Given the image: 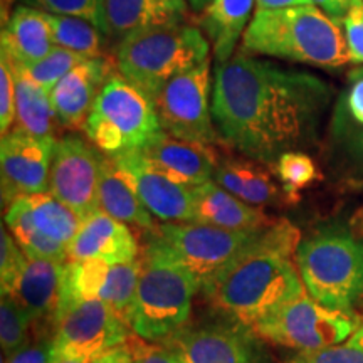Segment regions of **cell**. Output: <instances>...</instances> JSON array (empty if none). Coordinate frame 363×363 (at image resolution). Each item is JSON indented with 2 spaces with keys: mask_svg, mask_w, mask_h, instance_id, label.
I'll use <instances>...</instances> for the list:
<instances>
[{
  "mask_svg": "<svg viewBox=\"0 0 363 363\" xmlns=\"http://www.w3.org/2000/svg\"><path fill=\"white\" fill-rule=\"evenodd\" d=\"M331 101V86L306 71L235 52L217 65L212 118L230 148L271 167L315 131Z\"/></svg>",
  "mask_w": 363,
  "mask_h": 363,
  "instance_id": "6da1fadb",
  "label": "cell"
},
{
  "mask_svg": "<svg viewBox=\"0 0 363 363\" xmlns=\"http://www.w3.org/2000/svg\"><path fill=\"white\" fill-rule=\"evenodd\" d=\"M299 242V230L291 222L272 220L259 239L203 291L207 301L229 321L252 330L286 303L305 294L298 267L289 259Z\"/></svg>",
  "mask_w": 363,
  "mask_h": 363,
  "instance_id": "7a4b0ae2",
  "label": "cell"
},
{
  "mask_svg": "<svg viewBox=\"0 0 363 363\" xmlns=\"http://www.w3.org/2000/svg\"><path fill=\"white\" fill-rule=\"evenodd\" d=\"M342 24L313 4L256 11L240 52L338 69L350 62Z\"/></svg>",
  "mask_w": 363,
  "mask_h": 363,
  "instance_id": "3957f363",
  "label": "cell"
},
{
  "mask_svg": "<svg viewBox=\"0 0 363 363\" xmlns=\"http://www.w3.org/2000/svg\"><path fill=\"white\" fill-rule=\"evenodd\" d=\"M208 52L211 43L201 27L179 24L123 35L115 59L118 72L153 101L172 79L208 61Z\"/></svg>",
  "mask_w": 363,
  "mask_h": 363,
  "instance_id": "277c9868",
  "label": "cell"
},
{
  "mask_svg": "<svg viewBox=\"0 0 363 363\" xmlns=\"http://www.w3.org/2000/svg\"><path fill=\"white\" fill-rule=\"evenodd\" d=\"M296 267L310 296L333 311L353 313L363 299V240L342 224L301 239Z\"/></svg>",
  "mask_w": 363,
  "mask_h": 363,
  "instance_id": "5b68a950",
  "label": "cell"
},
{
  "mask_svg": "<svg viewBox=\"0 0 363 363\" xmlns=\"http://www.w3.org/2000/svg\"><path fill=\"white\" fill-rule=\"evenodd\" d=\"M140 266L130 328L147 342L165 343L187 326L199 284L187 269L147 247Z\"/></svg>",
  "mask_w": 363,
  "mask_h": 363,
  "instance_id": "8992f818",
  "label": "cell"
},
{
  "mask_svg": "<svg viewBox=\"0 0 363 363\" xmlns=\"http://www.w3.org/2000/svg\"><path fill=\"white\" fill-rule=\"evenodd\" d=\"M262 229L230 230L197 222H163L147 230L145 247L187 269L199 289L206 291L259 239Z\"/></svg>",
  "mask_w": 363,
  "mask_h": 363,
  "instance_id": "52a82bcc",
  "label": "cell"
},
{
  "mask_svg": "<svg viewBox=\"0 0 363 363\" xmlns=\"http://www.w3.org/2000/svg\"><path fill=\"white\" fill-rule=\"evenodd\" d=\"M84 135L106 155L142 150L163 131L155 106L120 72H113L94 101Z\"/></svg>",
  "mask_w": 363,
  "mask_h": 363,
  "instance_id": "ba28073f",
  "label": "cell"
},
{
  "mask_svg": "<svg viewBox=\"0 0 363 363\" xmlns=\"http://www.w3.org/2000/svg\"><path fill=\"white\" fill-rule=\"evenodd\" d=\"M362 320L355 313L333 311L311 296H299L252 328L262 342L311 352L347 342Z\"/></svg>",
  "mask_w": 363,
  "mask_h": 363,
  "instance_id": "9c48e42d",
  "label": "cell"
},
{
  "mask_svg": "<svg viewBox=\"0 0 363 363\" xmlns=\"http://www.w3.org/2000/svg\"><path fill=\"white\" fill-rule=\"evenodd\" d=\"M128 325L96 298L76 299L61 308L52 333V357L86 360L125 345Z\"/></svg>",
  "mask_w": 363,
  "mask_h": 363,
  "instance_id": "30bf717a",
  "label": "cell"
},
{
  "mask_svg": "<svg viewBox=\"0 0 363 363\" xmlns=\"http://www.w3.org/2000/svg\"><path fill=\"white\" fill-rule=\"evenodd\" d=\"M211 59L163 86L153 106L165 133L206 145L220 143L212 118Z\"/></svg>",
  "mask_w": 363,
  "mask_h": 363,
  "instance_id": "8fae6325",
  "label": "cell"
},
{
  "mask_svg": "<svg viewBox=\"0 0 363 363\" xmlns=\"http://www.w3.org/2000/svg\"><path fill=\"white\" fill-rule=\"evenodd\" d=\"M104 153L78 135H66L54 143L49 190L81 219L99 208V170Z\"/></svg>",
  "mask_w": 363,
  "mask_h": 363,
  "instance_id": "7c38bea8",
  "label": "cell"
},
{
  "mask_svg": "<svg viewBox=\"0 0 363 363\" xmlns=\"http://www.w3.org/2000/svg\"><path fill=\"white\" fill-rule=\"evenodd\" d=\"M184 363H267L262 340L239 323L185 326L165 342Z\"/></svg>",
  "mask_w": 363,
  "mask_h": 363,
  "instance_id": "4fadbf2b",
  "label": "cell"
},
{
  "mask_svg": "<svg viewBox=\"0 0 363 363\" xmlns=\"http://www.w3.org/2000/svg\"><path fill=\"white\" fill-rule=\"evenodd\" d=\"M54 143V138H38L19 130L2 136L0 179L4 207L19 197L48 192Z\"/></svg>",
  "mask_w": 363,
  "mask_h": 363,
  "instance_id": "5bb4252c",
  "label": "cell"
},
{
  "mask_svg": "<svg viewBox=\"0 0 363 363\" xmlns=\"http://www.w3.org/2000/svg\"><path fill=\"white\" fill-rule=\"evenodd\" d=\"M133 182L136 192L150 214L163 222L194 220V190L163 175L140 150L113 157Z\"/></svg>",
  "mask_w": 363,
  "mask_h": 363,
  "instance_id": "9a60e30c",
  "label": "cell"
},
{
  "mask_svg": "<svg viewBox=\"0 0 363 363\" xmlns=\"http://www.w3.org/2000/svg\"><path fill=\"white\" fill-rule=\"evenodd\" d=\"M65 264L35 256H26L11 294L27 311L35 337H51L61 301Z\"/></svg>",
  "mask_w": 363,
  "mask_h": 363,
  "instance_id": "2e32d148",
  "label": "cell"
},
{
  "mask_svg": "<svg viewBox=\"0 0 363 363\" xmlns=\"http://www.w3.org/2000/svg\"><path fill=\"white\" fill-rule=\"evenodd\" d=\"M118 69L116 59L103 56L84 61L54 86L49 93L62 128L83 131L104 83Z\"/></svg>",
  "mask_w": 363,
  "mask_h": 363,
  "instance_id": "e0dca14e",
  "label": "cell"
},
{
  "mask_svg": "<svg viewBox=\"0 0 363 363\" xmlns=\"http://www.w3.org/2000/svg\"><path fill=\"white\" fill-rule=\"evenodd\" d=\"M140 152L158 172L189 187L214 180L220 157L212 145L187 142L165 131H160Z\"/></svg>",
  "mask_w": 363,
  "mask_h": 363,
  "instance_id": "ac0fdd59",
  "label": "cell"
},
{
  "mask_svg": "<svg viewBox=\"0 0 363 363\" xmlns=\"http://www.w3.org/2000/svg\"><path fill=\"white\" fill-rule=\"evenodd\" d=\"M67 259L126 264L138 259V242L128 225L98 208L83 220L78 235L67 246Z\"/></svg>",
  "mask_w": 363,
  "mask_h": 363,
  "instance_id": "d6986e66",
  "label": "cell"
},
{
  "mask_svg": "<svg viewBox=\"0 0 363 363\" xmlns=\"http://www.w3.org/2000/svg\"><path fill=\"white\" fill-rule=\"evenodd\" d=\"M54 48L52 27L48 13L29 6L16 7L2 27L0 54L24 67L34 66Z\"/></svg>",
  "mask_w": 363,
  "mask_h": 363,
  "instance_id": "ffe728a7",
  "label": "cell"
},
{
  "mask_svg": "<svg viewBox=\"0 0 363 363\" xmlns=\"http://www.w3.org/2000/svg\"><path fill=\"white\" fill-rule=\"evenodd\" d=\"M194 190V220L197 224L214 225L230 230H256L271 224L264 212L246 203L216 180L192 187Z\"/></svg>",
  "mask_w": 363,
  "mask_h": 363,
  "instance_id": "44dd1931",
  "label": "cell"
},
{
  "mask_svg": "<svg viewBox=\"0 0 363 363\" xmlns=\"http://www.w3.org/2000/svg\"><path fill=\"white\" fill-rule=\"evenodd\" d=\"M264 163L252 158L219 157L214 180L235 197L251 206H281L289 201L284 190L272 180Z\"/></svg>",
  "mask_w": 363,
  "mask_h": 363,
  "instance_id": "7402d4cb",
  "label": "cell"
},
{
  "mask_svg": "<svg viewBox=\"0 0 363 363\" xmlns=\"http://www.w3.org/2000/svg\"><path fill=\"white\" fill-rule=\"evenodd\" d=\"M111 35L189 22L187 0H104Z\"/></svg>",
  "mask_w": 363,
  "mask_h": 363,
  "instance_id": "603a6c76",
  "label": "cell"
},
{
  "mask_svg": "<svg viewBox=\"0 0 363 363\" xmlns=\"http://www.w3.org/2000/svg\"><path fill=\"white\" fill-rule=\"evenodd\" d=\"M99 208L126 225L145 230L157 225L148 208L143 206L133 182L115 158L106 153L99 170Z\"/></svg>",
  "mask_w": 363,
  "mask_h": 363,
  "instance_id": "cb8c5ba5",
  "label": "cell"
},
{
  "mask_svg": "<svg viewBox=\"0 0 363 363\" xmlns=\"http://www.w3.org/2000/svg\"><path fill=\"white\" fill-rule=\"evenodd\" d=\"M256 0H212L206 11L199 13V27L211 43L217 65H224L234 56L251 24Z\"/></svg>",
  "mask_w": 363,
  "mask_h": 363,
  "instance_id": "d4e9b609",
  "label": "cell"
},
{
  "mask_svg": "<svg viewBox=\"0 0 363 363\" xmlns=\"http://www.w3.org/2000/svg\"><path fill=\"white\" fill-rule=\"evenodd\" d=\"M0 57L6 59L13 72V78H16L17 115L12 130L24 131V133L38 136V138L57 140L59 128L62 126L54 111L49 91L30 78L27 67L9 61L6 54H0Z\"/></svg>",
  "mask_w": 363,
  "mask_h": 363,
  "instance_id": "484cf974",
  "label": "cell"
},
{
  "mask_svg": "<svg viewBox=\"0 0 363 363\" xmlns=\"http://www.w3.org/2000/svg\"><path fill=\"white\" fill-rule=\"evenodd\" d=\"M4 219H6L9 233L29 256L43 257V259L61 262V264L67 261V246L40 233L38 225L34 224L24 197L16 199L11 206H7Z\"/></svg>",
  "mask_w": 363,
  "mask_h": 363,
  "instance_id": "4316f807",
  "label": "cell"
},
{
  "mask_svg": "<svg viewBox=\"0 0 363 363\" xmlns=\"http://www.w3.org/2000/svg\"><path fill=\"white\" fill-rule=\"evenodd\" d=\"M24 199L29 206L34 224L40 233L65 246H69L71 240L78 235L83 219L66 203L57 201L51 192L26 195Z\"/></svg>",
  "mask_w": 363,
  "mask_h": 363,
  "instance_id": "83f0119b",
  "label": "cell"
},
{
  "mask_svg": "<svg viewBox=\"0 0 363 363\" xmlns=\"http://www.w3.org/2000/svg\"><path fill=\"white\" fill-rule=\"evenodd\" d=\"M48 13V12H45ZM52 27L54 45L69 49L81 56L94 59L104 56V33L91 22L71 16L48 13Z\"/></svg>",
  "mask_w": 363,
  "mask_h": 363,
  "instance_id": "f1b7e54d",
  "label": "cell"
},
{
  "mask_svg": "<svg viewBox=\"0 0 363 363\" xmlns=\"http://www.w3.org/2000/svg\"><path fill=\"white\" fill-rule=\"evenodd\" d=\"M140 269H142L140 259L126 262V264H110L96 296V299L106 303L128 326L135 303L136 286H138Z\"/></svg>",
  "mask_w": 363,
  "mask_h": 363,
  "instance_id": "f546056e",
  "label": "cell"
},
{
  "mask_svg": "<svg viewBox=\"0 0 363 363\" xmlns=\"http://www.w3.org/2000/svg\"><path fill=\"white\" fill-rule=\"evenodd\" d=\"M271 169L279 179L289 201H298L296 194L299 190H303L320 179V172H318V167L313 162V158L306 153L293 152V150L279 155L278 160L271 165Z\"/></svg>",
  "mask_w": 363,
  "mask_h": 363,
  "instance_id": "4dcf8cb0",
  "label": "cell"
},
{
  "mask_svg": "<svg viewBox=\"0 0 363 363\" xmlns=\"http://www.w3.org/2000/svg\"><path fill=\"white\" fill-rule=\"evenodd\" d=\"M33 328L27 311L11 294H2L0 299V345L6 357L21 350L30 342L29 333Z\"/></svg>",
  "mask_w": 363,
  "mask_h": 363,
  "instance_id": "1f68e13d",
  "label": "cell"
},
{
  "mask_svg": "<svg viewBox=\"0 0 363 363\" xmlns=\"http://www.w3.org/2000/svg\"><path fill=\"white\" fill-rule=\"evenodd\" d=\"M19 2L22 6H29L48 13L79 17L96 26L101 33L111 35L104 0H19Z\"/></svg>",
  "mask_w": 363,
  "mask_h": 363,
  "instance_id": "d6a6232c",
  "label": "cell"
},
{
  "mask_svg": "<svg viewBox=\"0 0 363 363\" xmlns=\"http://www.w3.org/2000/svg\"><path fill=\"white\" fill-rule=\"evenodd\" d=\"M84 61H88V57L81 56L78 52H72L69 49L54 45L48 56L35 62L34 66L27 67V72L35 83L51 93V89L65 78L67 72L83 65Z\"/></svg>",
  "mask_w": 363,
  "mask_h": 363,
  "instance_id": "836d02e7",
  "label": "cell"
},
{
  "mask_svg": "<svg viewBox=\"0 0 363 363\" xmlns=\"http://www.w3.org/2000/svg\"><path fill=\"white\" fill-rule=\"evenodd\" d=\"M284 363H363V326L347 342L311 352H298Z\"/></svg>",
  "mask_w": 363,
  "mask_h": 363,
  "instance_id": "e575fe53",
  "label": "cell"
},
{
  "mask_svg": "<svg viewBox=\"0 0 363 363\" xmlns=\"http://www.w3.org/2000/svg\"><path fill=\"white\" fill-rule=\"evenodd\" d=\"M27 252L19 246L13 235L2 225L0 230V288L2 294L12 291L17 276L26 262Z\"/></svg>",
  "mask_w": 363,
  "mask_h": 363,
  "instance_id": "d590c367",
  "label": "cell"
},
{
  "mask_svg": "<svg viewBox=\"0 0 363 363\" xmlns=\"http://www.w3.org/2000/svg\"><path fill=\"white\" fill-rule=\"evenodd\" d=\"M123 347L128 353L130 363H184L165 343L147 342L135 333L130 335Z\"/></svg>",
  "mask_w": 363,
  "mask_h": 363,
  "instance_id": "8d00e7d4",
  "label": "cell"
},
{
  "mask_svg": "<svg viewBox=\"0 0 363 363\" xmlns=\"http://www.w3.org/2000/svg\"><path fill=\"white\" fill-rule=\"evenodd\" d=\"M16 78L6 59L0 57V131L2 136L11 133L17 115Z\"/></svg>",
  "mask_w": 363,
  "mask_h": 363,
  "instance_id": "74e56055",
  "label": "cell"
},
{
  "mask_svg": "<svg viewBox=\"0 0 363 363\" xmlns=\"http://www.w3.org/2000/svg\"><path fill=\"white\" fill-rule=\"evenodd\" d=\"M352 65H363V0H353L342 22Z\"/></svg>",
  "mask_w": 363,
  "mask_h": 363,
  "instance_id": "f35d334b",
  "label": "cell"
},
{
  "mask_svg": "<svg viewBox=\"0 0 363 363\" xmlns=\"http://www.w3.org/2000/svg\"><path fill=\"white\" fill-rule=\"evenodd\" d=\"M52 358V338L35 337L21 350L7 357L6 363H49Z\"/></svg>",
  "mask_w": 363,
  "mask_h": 363,
  "instance_id": "ab89813d",
  "label": "cell"
},
{
  "mask_svg": "<svg viewBox=\"0 0 363 363\" xmlns=\"http://www.w3.org/2000/svg\"><path fill=\"white\" fill-rule=\"evenodd\" d=\"M343 106L347 118L363 126V72H357L353 76L352 86L347 91Z\"/></svg>",
  "mask_w": 363,
  "mask_h": 363,
  "instance_id": "60d3db41",
  "label": "cell"
},
{
  "mask_svg": "<svg viewBox=\"0 0 363 363\" xmlns=\"http://www.w3.org/2000/svg\"><path fill=\"white\" fill-rule=\"evenodd\" d=\"M49 363H130V358L125 347L121 345V347L115 348V350L101 353V355L93 358H86V360H66V358L52 357Z\"/></svg>",
  "mask_w": 363,
  "mask_h": 363,
  "instance_id": "b9f144b4",
  "label": "cell"
},
{
  "mask_svg": "<svg viewBox=\"0 0 363 363\" xmlns=\"http://www.w3.org/2000/svg\"><path fill=\"white\" fill-rule=\"evenodd\" d=\"M353 0H311L313 6H316L320 11H323L326 16L342 24L347 12L350 11Z\"/></svg>",
  "mask_w": 363,
  "mask_h": 363,
  "instance_id": "7bdbcfd3",
  "label": "cell"
},
{
  "mask_svg": "<svg viewBox=\"0 0 363 363\" xmlns=\"http://www.w3.org/2000/svg\"><path fill=\"white\" fill-rule=\"evenodd\" d=\"M311 0H256V11H269V9H284L308 6Z\"/></svg>",
  "mask_w": 363,
  "mask_h": 363,
  "instance_id": "ee69618b",
  "label": "cell"
},
{
  "mask_svg": "<svg viewBox=\"0 0 363 363\" xmlns=\"http://www.w3.org/2000/svg\"><path fill=\"white\" fill-rule=\"evenodd\" d=\"M350 147L357 153V157L363 160V126H360L357 131H353L350 138Z\"/></svg>",
  "mask_w": 363,
  "mask_h": 363,
  "instance_id": "f6af8a7d",
  "label": "cell"
},
{
  "mask_svg": "<svg viewBox=\"0 0 363 363\" xmlns=\"http://www.w3.org/2000/svg\"><path fill=\"white\" fill-rule=\"evenodd\" d=\"M211 2H212V0H187L190 11L195 12V13H202Z\"/></svg>",
  "mask_w": 363,
  "mask_h": 363,
  "instance_id": "bcb514c9",
  "label": "cell"
},
{
  "mask_svg": "<svg viewBox=\"0 0 363 363\" xmlns=\"http://www.w3.org/2000/svg\"><path fill=\"white\" fill-rule=\"evenodd\" d=\"M360 325H362V326H363V318H362V323H360Z\"/></svg>",
  "mask_w": 363,
  "mask_h": 363,
  "instance_id": "7dc6e473",
  "label": "cell"
},
{
  "mask_svg": "<svg viewBox=\"0 0 363 363\" xmlns=\"http://www.w3.org/2000/svg\"><path fill=\"white\" fill-rule=\"evenodd\" d=\"M362 217H363V208H362Z\"/></svg>",
  "mask_w": 363,
  "mask_h": 363,
  "instance_id": "c3c4849f",
  "label": "cell"
}]
</instances>
